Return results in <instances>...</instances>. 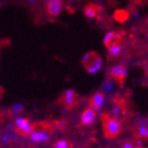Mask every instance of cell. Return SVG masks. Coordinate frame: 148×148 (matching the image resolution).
<instances>
[{"label": "cell", "mask_w": 148, "mask_h": 148, "mask_svg": "<svg viewBox=\"0 0 148 148\" xmlns=\"http://www.w3.org/2000/svg\"><path fill=\"white\" fill-rule=\"evenodd\" d=\"M106 103V97L104 92L99 91L93 94L89 99V106L94 111H101V109L104 107Z\"/></svg>", "instance_id": "30bf717a"}, {"label": "cell", "mask_w": 148, "mask_h": 148, "mask_svg": "<svg viewBox=\"0 0 148 148\" xmlns=\"http://www.w3.org/2000/svg\"><path fill=\"white\" fill-rule=\"evenodd\" d=\"M95 119H96V112L92 108H90V107L84 111L83 113H82V116H80L82 124L85 125V126L92 125L95 122Z\"/></svg>", "instance_id": "8fae6325"}, {"label": "cell", "mask_w": 148, "mask_h": 148, "mask_svg": "<svg viewBox=\"0 0 148 148\" xmlns=\"http://www.w3.org/2000/svg\"><path fill=\"white\" fill-rule=\"evenodd\" d=\"M55 127L57 128V129H64L66 127V125H67V122L64 120H60V121H55Z\"/></svg>", "instance_id": "2e32d148"}, {"label": "cell", "mask_w": 148, "mask_h": 148, "mask_svg": "<svg viewBox=\"0 0 148 148\" xmlns=\"http://www.w3.org/2000/svg\"><path fill=\"white\" fill-rule=\"evenodd\" d=\"M114 87H115V82H114L111 77H109V76L106 77V79L104 80L103 86H102L103 91L106 93H111L114 90Z\"/></svg>", "instance_id": "5bb4252c"}, {"label": "cell", "mask_w": 148, "mask_h": 148, "mask_svg": "<svg viewBox=\"0 0 148 148\" xmlns=\"http://www.w3.org/2000/svg\"><path fill=\"white\" fill-rule=\"evenodd\" d=\"M102 123L104 134L108 139L116 138L122 131V125H121L120 122L108 113L102 114Z\"/></svg>", "instance_id": "6da1fadb"}, {"label": "cell", "mask_w": 148, "mask_h": 148, "mask_svg": "<svg viewBox=\"0 0 148 148\" xmlns=\"http://www.w3.org/2000/svg\"><path fill=\"white\" fill-rule=\"evenodd\" d=\"M78 94L73 89L66 90L62 95L59 96L58 103L66 109H71L78 103Z\"/></svg>", "instance_id": "8992f818"}, {"label": "cell", "mask_w": 148, "mask_h": 148, "mask_svg": "<svg viewBox=\"0 0 148 148\" xmlns=\"http://www.w3.org/2000/svg\"><path fill=\"white\" fill-rule=\"evenodd\" d=\"M15 131L22 136H30L33 131V125L30 123V121L25 117H17L14 123Z\"/></svg>", "instance_id": "52a82bcc"}, {"label": "cell", "mask_w": 148, "mask_h": 148, "mask_svg": "<svg viewBox=\"0 0 148 148\" xmlns=\"http://www.w3.org/2000/svg\"><path fill=\"white\" fill-rule=\"evenodd\" d=\"M123 148H133V145L131 143H126V144H124Z\"/></svg>", "instance_id": "ac0fdd59"}, {"label": "cell", "mask_w": 148, "mask_h": 148, "mask_svg": "<svg viewBox=\"0 0 148 148\" xmlns=\"http://www.w3.org/2000/svg\"><path fill=\"white\" fill-rule=\"evenodd\" d=\"M22 110H23V106L21 104H15L12 107V111L14 114H19Z\"/></svg>", "instance_id": "9a60e30c"}, {"label": "cell", "mask_w": 148, "mask_h": 148, "mask_svg": "<svg viewBox=\"0 0 148 148\" xmlns=\"http://www.w3.org/2000/svg\"><path fill=\"white\" fill-rule=\"evenodd\" d=\"M126 43V32L125 31H110L104 37V45L107 49L116 45Z\"/></svg>", "instance_id": "277c9868"}, {"label": "cell", "mask_w": 148, "mask_h": 148, "mask_svg": "<svg viewBox=\"0 0 148 148\" xmlns=\"http://www.w3.org/2000/svg\"><path fill=\"white\" fill-rule=\"evenodd\" d=\"M65 148H73V147H72V145H71V144H70V143H69L68 145L66 146V147H65Z\"/></svg>", "instance_id": "ffe728a7"}, {"label": "cell", "mask_w": 148, "mask_h": 148, "mask_svg": "<svg viewBox=\"0 0 148 148\" xmlns=\"http://www.w3.org/2000/svg\"><path fill=\"white\" fill-rule=\"evenodd\" d=\"M103 13H104V9L101 5L95 4V3L89 2L84 6V14H85V16H86L87 18L89 19L102 18Z\"/></svg>", "instance_id": "ba28073f"}, {"label": "cell", "mask_w": 148, "mask_h": 148, "mask_svg": "<svg viewBox=\"0 0 148 148\" xmlns=\"http://www.w3.org/2000/svg\"><path fill=\"white\" fill-rule=\"evenodd\" d=\"M82 64H83L84 68L88 73L95 74L102 68L103 60L99 53L95 52V51H90L83 56Z\"/></svg>", "instance_id": "7a4b0ae2"}, {"label": "cell", "mask_w": 148, "mask_h": 148, "mask_svg": "<svg viewBox=\"0 0 148 148\" xmlns=\"http://www.w3.org/2000/svg\"><path fill=\"white\" fill-rule=\"evenodd\" d=\"M52 132V126L51 124L46 122H38L33 125V131L30 134L32 141L36 143L47 142L50 138V134Z\"/></svg>", "instance_id": "3957f363"}, {"label": "cell", "mask_w": 148, "mask_h": 148, "mask_svg": "<svg viewBox=\"0 0 148 148\" xmlns=\"http://www.w3.org/2000/svg\"><path fill=\"white\" fill-rule=\"evenodd\" d=\"M27 2H29V3H35L37 1V0H25Z\"/></svg>", "instance_id": "d6986e66"}, {"label": "cell", "mask_w": 148, "mask_h": 148, "mask_svg": "<svg viewBox=\"0 0 148 148\" xmlns=\"http://www.w3.org/2000/svg\"><path fill=\"white\" fill-rule=\"evenodd\" d=\"M107 76L111 77L115 83H117L122 87L127 77V67L123 64H116V65L112 66Z\"/></svg>", "instance_id": "5b68a950"}, {"label": "cell", "mask_w": 148, "mask_h": 148, "mask_svg": "<svg viewBox=\"0 0 148 148\" xmlns=\"http://www.w3.org/2000/svg\"><path fill=\"white\" fill-rule=\"evenodd\" d=\"M138 136L143 139H148V121H143L138 126Z\"/></svg>", "instance_id": "4fadbf2b"}, {"label": "cell", "mask_w": 148, "mask_h": 148, "mask_svg": "<svg viewBox=\"0 0 148 148\" xmlns=\"http://www.w3.org/2000/svg\"><path fill=\"white\" fill-rule=\"evenodd\" d=\"M130 13L127 10H116L113 14V18L115 21L120 22V23H124L129 20Z\"/></svg>", "instance_id": "7c38bea8"}, {"label": "cell", "mask_w": 148, "mask_h": 148, "mask_svg": "<svg viewBox=\"0 0 148 148\" xmlns=\"http://www.w3.org/2000/svg\"><path fill=\"white\" fill-rule=\"evenodd\" d=\"M68 144H69V142H67V141H65V140H60V141L55 143L54 148H65Z\"/></svg>", "instance_id": "e0dca14e"}, {"label": "cell", "mask_w": 148, "mask_h": 148, "mask_svg": "<svg viewBox=\"0 0 148 148\" xmlns=\"http://www.w3.org/2000/svg\"><path fill=\"white\" fill-rule=\"evenodd\" d=\"M136 148H142V147H136Z\"/></svg>", "instance_id": "44dd1931"}, {"label": "cell", "mask_w": 148, "mask_h": 148, "mask_svg": "<svg viewBox=\"0 0 148 148\" xmlns=\"http://www.w3.org/2000/svg\"><path fill=\"white\" fill-rule=\"evenodd\" d=\"M45 8H46L48 15L56 17L62 13V8H64V2H62V0H46Z\"/></svg>", "instance_id": "9c48e42d"}]
</instances>
